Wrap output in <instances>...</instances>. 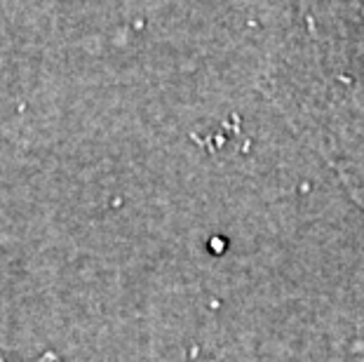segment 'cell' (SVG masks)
Masks as SVG:
<instances>
[{
	"mask_svg": "<svg viewBox=\"0 0 364 362\" xmlns=\"http://www.w3.org/2000/svg\"><path fill=\"white\" fill-rule=\"evenodd\" d=\"M289 10L261 87L364 214V3Z\"/></svg>",
	"mask_w": 364,
	"mask_h": 362,
	"instance_id": "6da1fadb",
	"label": "cell"
}]
</instances>
